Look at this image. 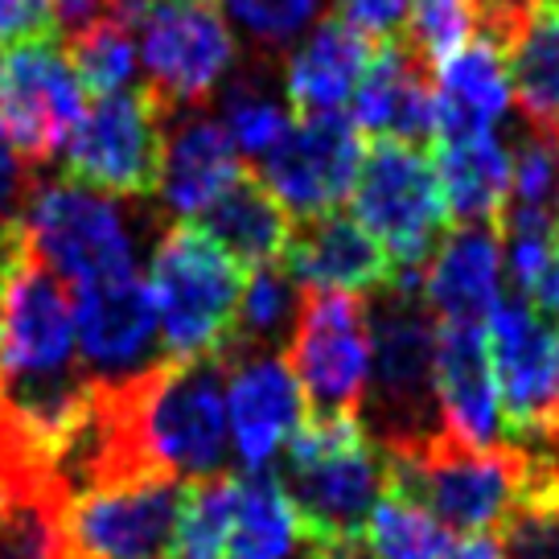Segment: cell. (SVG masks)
<instances>
[{
	"mask_svg": "<svg viewBox=\"0 0 559 559\" xmlns=\"http://www.w3.org/2000/svg\"><path fill=\"white\" fill-rule=\"evenodd\" d=\"M128 477H214L227 461V362L218 354L107 383Z\"/></svg>",
	"mask_w": 559,
	"mask_h": 559,
	"instance_id": "obj_1",
	"label": "cell"
},
{
	"mask_svg": "<svg viewBox=\"0 0 559 559\" xmlns=\"http://www.w3.org/2000/svg\"><path fill=\"white\" fill-rule=\"evenodd\" d=\"M424 272H395L370 293V379L362 428L379 453H416L444 437L437 395V317L424 305Z\"/></svg>",
	"mask_w": 559,
	"mask_h": 559,
	"instance_id": "obj_2",
	"label": "cell"
},
{
	"mask_svg": "<svg viewBox=\"0 0 559 559\" xmlns=\"http://www.w3.org/2000/svg\"><path fill=\"white\" fill-rule=\"evenodd\" d=\"M276 481L297 514L309 556L321 559L362 539L370 510L386 493V465L358 416H309L284 444Z\"/></svg>",
	"mask_w": 559,
	"mask_h": 559,
	"instance_id": "obj_3",
	"label": "cell"
},
{
	"mask_svg": "<svg viewBox=\"0 0 559 559\" xmlns=\"http://www.w3.org/2000/svg\"><path fill=\"white\" fill-rule=\"evenodd\" d=\"M148 293L157 309L160 358H206L227 346L230 321L243 297V267L186 218L153 247Z\"/></svg>",
	"mask_w": 559,
	"mask_h": 559,
	"instance_id": "obj_4",
	"label": "cell"
},
{
	"mask_svg": "<svg viewBox=\"0 0 559 559\" xmlns=\"http://www.w3.org/2000/svg\"><path fill=\"white\" fill-rule=\"evenodd\" d=\"M386 489L437 514L449 531L486 535L523 493L526 453L519 444L477 449L453 432L416 453H383Z\"/></svg>",
	"mask_w": 559,
	"mask_h": 559,
	"instance_id": "obj_5",
	"label": "cell"
},
{
	"mask_svg": "<svg viewBox=\"0 0 559 559\" xmlns=\"http://www.w3.org/2000/svg\"><path fill=\"white\" fill-rule=\"evenodd\" d=\"M349 193L354 218L383 243L391 267L424 272L449 223L432 157L407 140H370Z\"/></svg>",
	"mask_w": 559,
	"mask_h": 559,
	"instance_id": "obj_6",
	"label": "cell"
},
{
	"mask_svg": "<svg viewBox=\"0 0 559 559\" xmlns=\"http://www.w3.org/2000/svg\"><path fill=\"white\" fill-rule=\"evenodd\" d=\"M174 116V107L148 83L99 95L62 144V174L67 181L116 198H153Z\"/></svg>",
	"mask_w": 559,
	"mask_h": 559,
	"instance_id": "obj_7",
	"label": "cell"
},
{
	"mask_svg": "<svg viewBox=\"0 0 559 559\" xmlns=\"http://www.w3.org/2000/svg\"><path fill=\"white\" fill-rule=\"evenodd\" d=\"M284 358L313 419L358 416L370 379V305L358 293L300 288Z\"/></svg>",
	"mask_w": 559,
	"mask_h": 559,
	"instance_id": "obj_8",
	"label": "cell"
},
{
	"mask_svg": "<svg viewBox=\"0 0 559 559\" xmlns=\"http://www.w3.org/2000/svg\"><path fill=\"white\" fill-rule=\"evenodd\" d=\"M25 243L58 280H99L136 272V243L107 193L79 181H37L25 206Z\"/></svg>",
	"mask_w": 559,
	"mask_h": 559,
	"instance_id": "obj_9",
	"label": "cell"
},
{
	"mask_svg": "<svg viewBox=\"0 0 559 559\" xmlns=\"http://www.w3.org/2000/svg\"><path fill=\"white\" fill-rule=\"evenodd\" d=\"M486 346L514 444L559 432V321L526 297H502L486 317Z\"/></svg>",
	"mask_w": 559,
	"mask_h": 559,
	"instance_id": "obj_10",
	"label": "cell"
},
{
	"mask_svg": "<svg viewBox=\"0 0 559 559\" xmlns=\"http://www.w3.org/2000/svg\"><path fill=\"white\" fill-rule=\"evenodd\" d=\"M83 95L87 91L58 37L21 41L0 62V136L34 169L46 165L83 120Z\"/></svg>",
	"mask_w": 559,
	"mask_h": 559,
	"instance_id": "obj_11",
	"label": "cell"
},
{
	"mask_svg": "<svg viewBox=\"0 0 559 559\" xmlns=\"http://www.w3.org/2000/svg\"><path fill=\"white\" fill-rule=\"evenodd\" d=\"M186 489L177 477H136L70 493L62 510L74 559H165Z\"/></svg>",
	"mask_w": 559,
	"mask_h": 559,
	"instance_id": "obj_12",
	"label": "cell"
},
{
	"mask_svg": "<svg viewBox=\"0 0 559 559\" xmlns=\"http://www.w3.org/2000/svg\"><path fill=\"white\" fill-rule=\"evenodd\" d=\"M74 349L91 383H128L160 362L157 309L136 272L79 280L70 297Z\"/></svg>",
	"mask_w": 559,
	"mask_h": 559,
	"instance_id": "obj_13",
	"label": "cell"
},
{
	"mask_svg": "<svg viewBox=\"0 0 559 559\" xmlns=\"http://www.w3.org/2000/svg\"><path fill=\"white\" fill-rule=\"evenodd\" d=\"M144 34V67L148 87L157 91L174 111L210 104V95L235 67V34L214 13V4H174L153 0Z\"/></svg>",
	"mask_w": 559,
	"mask_h": 559,
	"instance_id": "obj_14",
	"label": "cell"
},
{
	"mask_svg": "<svg viewBox=\"0 0 559 559\" xmlns=\"http://www.w3.org/2000/svg\"><path fill=\"white\" fill-rule=\"evenodd\" d=\"M362 160V132L354 128L346 111H321L305 116L288 140L255 174L267 181V190L280 198V206L297 218L330 214L346 202L354 190V174Z\"/></svg>",
	"mask_w": 559,
	"mask_h": 559,
	"instance_id": "obj_15",
	"label": "cell"
},
{
	"mask_svg": "<svg viewBox=\"0 0 559 559\" xmlns=\"http://www.w3.org/2000/svg\"><path fill=\"white\" fill-rule=\"evenodd\" d=\"M349 120L370 140L428 144L437 136V74L403 46L400 34L374 46L349 95Z\"/></svg>",
	"mask_w": 559,
	"mask_h": 559,
	"instance_id": "obj_16",
	"label": "cell"
},
{
	"mask_svg": "<svg viewBox=\"0 0 559 559\" xmlns=\"http://www.w3.org/2000/svg\"><path fill=\"white\" fill-rule=\"evenodd\" d=\"M305 419L309 407L284 354L239 358L227 367V424L243 469H267Z\"/></svg>",
	"mask_w": 559,
	"mask_h": 559,
	"instance_id": "obj_17",
	"label": "cell"
},
{
	"mask_svg": "<svg viewBox=\"0 0 559 559\" xmlns=\"http://www.w3.org/2000/svg\"><path fill=\"white\" fill-rule=\"evenodd\" d=\"M280 267L300 288H333V293H358V297L379 293L395 276L383 243L354 214H342V210L297 218Z\"/></svg>",
	"mask_w": 559,
	"mask_h": 559,
	"instance_id": "obj_18",
	"label": "cell"
},
{
	"mask_svg": "<svg viewBox=\"0 0 559 559\" xmlns=\"http://www.w3.org/2000/svg\"><path fill=\"white\" fill-rule=\"evenodd\" d=\"M437 395L444 428L465 444L498 449L507 444L498 383L489 367L486 325L437 321Z\"/></svg>",
	"mask_w": 559,
	"mask_h": 559,
	"instance_id": "obj_19",
	"label": "cell"
},
{
	"mask_svg": "<svg viewBox=\"0 0 559 559\" xmlns=\"http://www.w3.org/2000/svg\"><path fill=\"white\" fill-rule=\"evenodd\" d=\"M502 288V230L493 223H473L444 235L432 260L424 263V305L437 321L486 325Z\"/></svg>",
	"mask_w": 559,
	"mask_h": 559,
	"instance_id": "obj_20",
	"label": "cell"
},
{
	"mask_svg": "<svg viewBox=\"0 0 559 559\" xmlns=\"http://www.w3.org/2000/svg\"><path fill=\"white\" fill-rule=\"evenodd\" d=\"M243 174V160L230 144L227 128L202 116L198 107L177 111L165 132L157 198L177 218H198L202 210Z\"/></svg>",
	"mask_w": 559,
	"mask_h": 559,
	"instance_id": "obj_21",
	"label": "cell"
},
{
	"mask_svg": "<svg viewBox=\"0 0 559 559\" xmlns=\"http://www.w3.org/2000/svg\"><path fill=\"white\" fill-rule=\"evenodd\" d=\"M510 107V70L502 50L469 37L461 50L437 67V136L469 140L493 132Z\"/></svg>",
	"mask_w": 559,
	"mask_h": 559,
	"instance_id": "obj_22",
	"label": "cell"
},
{
	"mask_svg": "<svg viewBox=\"0 0 559 559\" xmlns=\"http://www.w3.org/2000/svg\"><path fill=\"white\" fill-rule=\"evenodd\" d=\"M190 223L206 230L239 267L280 263L284 243L293 235V214L280 206V198L267 190V181L247 165L243 174Z\"/></svg>",
	"mask_w": 559,
	"mask_h": 559,
	"instance_id": "obj_23",
	"label": "cell"
},
{
	"mask_svg": "<svg viewBox=\"0 0 559 559\" xmlns=\"http://www.w3.org/2000/svg\"><path fill=\"white\" fill-rule=\"evenodd\" d=\"M370 53H374V41L354 34L342 17H325L288 62V79H284L288 111L297 120L342 111L367 70Z\"/></svg>",
	"mask_w": 559,
	"mask_h": 559,
	"instance_id": "obj_24",
	"label": "cell"
},
{
	"mask_svg": "<svg viewBox=\"0 0 559 559\" xmlns=\"http://www.w3.org/2000/svg\"><path fill=\"white\" fill-rule=\"evenodd\" d=\"M432 165L456 227L473 223L498 227L510 198V148L502 140L493 132L469 140H432Z\"/></svg>",
	"mask_w": 559,
	"mask_h": 559,
	"instance_id": "obj_25",
	"label": "cell"
},
{
	"mask_svg": "<svg viewBox=\"0 0 559 559\" xmlns=\"http://www.w3.org/2000/svg\"><path fill=\"white\" fill-rule=\"evenodd\" d=\"M218 559H313L272 469L239 473L235 519Z\"/></svg>",
	"mask_w": 559,
	"mask_h": 559,
	"instance_id": "obj_26",
	"label": "cell"
},
{
	"mask_svg": "<svg viewBox=\"0 0 559 559\" xmlns=\"http://www.w3.org/2000/svg\"><path fill=\"white\" fill-rule=\"evenodd\" d=\"M510 95L531 132L559 144V4L543 0L510 46Z\"/></svg>",
	"mask_w": 559,
	"mask_h": 559,
	"instance_id": "obj_27",
	"label": "cell"
},
{
	"mask_svg": "<svg viewBox=\"0 0 559 559\" xmlns=\"http://www.w3.org/2000/svg\"><path fill=\"white\" fill-rule=\"evenodd\" d=\"M300 309V284L280 263H263L243 280V297L230 321L227 346L218 349L223 362L260 358V354H284Z\"/></svg>",
	"mask_w": 559,
	"mask_h": 559,
	"instance_id": "obj_28",
	"label": "cell"
},
{
	"mask_svg": "<svg viewBox=\"0 0 559 559\" xmlns=\"http://www.w3.org/2000/svg\"><path fill=\"white\" fill-rule=\"evenodd\" d=\"M362 547L370 559H453L456 551L453 531L437 514H428L391 489L370 510L362 526Z\"/></svg>",
	"mask_w": 559,
	"mask_h": 559,
	"instance_id": "obj_29",
	"label": "cell"
},
{
	"mask_svg": "<svg viewBox=\"0 0 559 559\" xmlns=\"http://www.w3.org/2000/svg\"><path fill=\"white\" fill-rule=\"evenodd\" d=\"M235 493H239V477H230V473H214V477L193 481L186 489V498H181V514H177V535L169 556H181V559L223 556L230 519H235Z\"/></svg>",
	"mask_w": 559,
	"mask_h": 559,
	"instance_id": "obj_30",
	"label": "cell"
},
{
	"mask_svg": "<svg viewBox=\"0 0 559 559\" xmlns=\"http://www.w3.org/2000/svg\"><path fill=\"white\" fill-rule=\"evenodd\" d=\"M223 120L230 144L251 160H267L297 128L288 104H276L260 79H235L223 91Z\"/></svg>",
	"mask_w": 559,
	"mask_h": 559,
	"instance_id": "obj_31",
	"label": "cell"
},
{
	"mask_svg": "<svg viewBox=\"0 0 559 559\" xmlns=\"http://www.w3.org/2000/svg\"><path fill=\"white\" fill-rule=\"evenodd\" d=\"M70 62L87 95H116L136 74V37L116 21H99L70 37Z\"/></svg>",
	"mask_w": 559,
	"mask_h": 559,
	"instance_id": "obj_32",
	"label": "cell"
},
{
	"mask_svg": "<svg viewBox=\"0 0 559 559\" xmlns=\"http://www.w3.org/2000/svg\"><path fill=\"white\" fill-rule=\"evenodd\" d=\"M400 37L403 46L437 74L440 62H449L473 37L469 0H412Z\"/></svg>",
	"mask_w": 559,
	"mask_h": 559,
	"instance_id": "obj_33",
	"label": "cell"
},
{
	"mask_svg": "<svg viewBox=\"0 0 559 559\" xmlns=\"http://www.w3.org/2000/svg\"><path fill=\"white\" fill-rule=\"evenodd\" d=\"M321 4L325 0H227V13L255 50H284L305 34Z\"/></svg>",
	"mask_w": 559,
	"mask_h": 559,
	"instance_id": "obj_34",
	"label": "cell"
},
{
	"mask_svg": "<svg viewBox=\"0 0 559 559\" xmlns=\"http://www.w3.org/2000/svg\"><path fill=\"white\" fill-rule=\"evenodd\" d=\"M407 9H412V0H337V17L374 46L400 34Z\"/></svg>",
	"mask_w": 559,
	"mask_h": 559,
	"instance_id": "obj_35",
	"label": "cell"
},
{
	"mask_svg": "<svg viewBox=\"0 0 559 559\" xmlns=\"http://www.w3.org/2000/svg\"><path fill=\"white\" fill-rule=\"evenodd\" d=\"M37 190V177L34 165L21 160L4 136H0V230L13 227L25 218V206H29V193Z\"/></svg>",
	"mask_w": 559,
	"mask_h": 559,
	"instance_id": "obj_36",
	"label": "cell"
},
{
	"mask_svg": "<svg viewBox=\"0 0 559 559\" xmlns=\"http://www.w3.org/2000/svg\"><path fill=\"white\" fill-rule=\"evenodd\" d=\"M111 4L116 0H53V17H58L62 34L74 37L99 21H111Z\"/></svg>",
	"mask_w": 559,
	"mask_h": 559,
	"instance_id": "obj_37",
	"label": "cell"
},
{
	"mask_svg": "<svg viewBox=\"0 0 559 559\" xmlns=\"http://www.w3.org/2000/svg\"><path fill=\"white\" fill-rule=\"evenodd\" d=\"M531 305H535L543 317L559 321V243H556V251H551L547 267H543V276H539V284H535V293H531Z\"/></svg>",
	"mask_w": 559,
	"mask_h": 559,
	"instance_id": "obj_38",
	"label": "cell"
},
{
	"mask_svg": "<svg viewBox=\"0 0 559 559\" xmlns=\"http://www.w3.org/2000/svg\"><path fill=\"white\" fill-rule=\"evenodd\" d=\"M453 559H507V551H502V543L493 539V535H473L469 543L456 547Z\"/></svg>",
	"mask_w": 559,
	"mask_h": 559,
	"instance_id": "obj_39",
	"label": "cell"
},
{
	"mask_svg": "<svg viewBox=\"0 0 559 559\" xmlns=\"http://www.w3.org/2000/svg\"><path fill=\"white\" fill-rule=\"evenodd\" d=\"M174 4H214V0H174Z\"/></svg>",
	"mask_w": 559,
	"mask_h": 559,
	"instance_id": "obj_40",
	"label": "cell"
}]
</instances>
